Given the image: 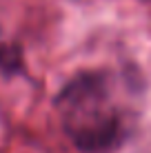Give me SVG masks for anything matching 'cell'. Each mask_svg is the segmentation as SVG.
I'll return each mask as SVG.
<instances>
[{
    "label": "cell",
    "mask_w": 151,
    "mask_h": 153,
    "mask_svg": "<svg viewBox=\"0 0 151 153\" xmlns=\"http://www.w3.org/2000/svg\"><path fill=\"white\" fill-rule=\"evenodd\" d=\"M131 82L111 71H82L56 98L60 124L80 151L105 153L127 138L133 122Z\"/></svg>",
    "instance_id": "6da1fadb"
},
{
    "label": "cell",
    "mask_w": 151,
    "mask_h": 153,
    "mask_svg": "<svg viewBox=\"0 0 151 153\" xmlns=\"http://www.w3.org/2000/svg\"><path fill=\"white\" fill-rule=\"evenodd\" d=\"M20 51L13 42H9L0 31V69L4 71H18L20 69Z\"/></svg>",
    "instance_id": "7a4b0ae2"
}]
</instances>
